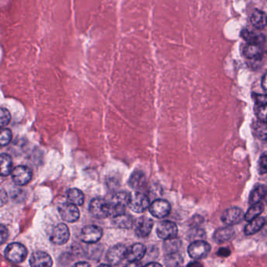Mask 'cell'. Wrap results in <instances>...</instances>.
Returning a JSON list of instances; mask_svg holds the SVG:
<instances>
[{
    "mask_svg": "<svg viewBox=\"0 0 267 267\" xmlns=\"http://www.w3.org/2000/svg\"><path fill=\"white\" fill-rule=\"evenodd\" d=\"M130 194L125 191L118 192L112 197L110 203V215L114 217L125 213V208L128 206Z\"/></svg>",
    "mask_w": 267,
    "mask_h": 267,
    "instance_id": "1",
    "label": "cell"
},
{
    "mask_svg": "<svg viewBox=\"0 0 267 267\" xmlns=\"http://www.w3.org/2000/svg\"><path fill=\"white\" fill-rule=\"evenodd\" d=\"M27 255V248L20 243H12L9 244L5 251L6 258L15 263L23 262Z\"/></svg>",
    "mask_w": 267,
    "mask_h": 267,
    "instance_id": "2",
    "label": "cell"
},
{
    "mask_svg": "<svg viewBox=\"0 0 267 267\" xmlns=\"http://www.w3.org/2000/svg\"><path fill=\"white\" fill-rule=\"evenodd\" d=\"M210 244L204 240L193 241L188 248L189 256L193 259L200 260L206 258L210 252Z\"/></svg>",
    "mask_w": 267,
    "mask_h": 267,
    "instance_id": "3",
    "label": "cell"
},
{
    "mask_svg": "<svg viewBox=\"0 0 267 267\" xmlns=\"http://www.w3.org/2000/svg\"><path fill=\"white\" fill-rule=\"evenodd\" d=\"M150 206V199L146 194L141 192H136L134 194H130L128 207L134 212L136 213H142L146 212Z\"/></svg>",
    "mask_w": 267,
    "mask_h": 267,
    "instance_id": "4",
    "label": "cell"
},
{
    "mask_svg": "<svg viewBox=\"0 0 267 267\" xmlns=\"http://www.w3.org/2000/svg\"><path fill=\"white\" fill-rule=\"evenodd\" d=\"M89 211L93 216L104 219L110 215V203L102 198H94L90 203Z\"/></svg>",
    "mask_w": 267,
    "mask_h": 267,
    "instance_id": "5",
    "label": "cell"
},
{
    "mask_svg": "<svg viewBox=\"0 0 267 267\" xmlns=\"http://www.w3.org/2000/svg\"><path fill=\"white\" fill-rule=\"evenodd\" d=\"M102 237V229L94 225H88L80 232V240L87 244L97 243Z\"/></svg>",
    "mask_w": 267,
    "mask_h": 267,
    "instance_id": "6",
    "label": "cell"
},
{
    "mask_svg": "<svg viewBox=\"0 0 267 267\" xmlns=\"http://www.w3.org/2000/svg\"><path fill=\"white\" fill-rule=\"evenodd\" d=\"M244 213L238 207L228 208L221 216V220L228 226L238 224L244 219Z\"/></svg>",
    "mask_w": 267,
    "mask_h": 267,
    "instance_id": "7",
    "label": "cell"
},
{
    "mask_svg": "<svg viewBox=\"0 0 267 267\" xmlns=\"http://www.w3.org/2000/svg\"><path fill=\"white\" fill-rule=\"evenodd\" d=\"M178 233V226L174 222L170 221H162L157 226L156 233L158 237L165 240L175 238Z\"/></svg>",
    "mask_w": 267,
    "mask_h": 267,
    "instance_id": "8",
    "label": "cell"
},
{
    "mask_svg": "<svg viewBox=\"0 0 267 267\" xmlns=\"http://www.w3.org/2000/svg\"><path fill=\"white\" fill-rule=\"evenodd\" d=\"M69 238V228L64 223H60L56 226L50 235V240L57 245L66 244Z\"/></svg>",
    "mask_w": 267,
    "mask_h": 267,
    "instance_id": "9",
    "label": "cell"
},
{
    "mask_svg": "<svg viewBox=\"0 0 267 267\" xmlns=\"http://www.w3.org/2000/svg\"><path fill=\"white\" fill-rule=\"evenodd\" d=\"M128 247L124 244H119L112 246L106 253V259L111 265H118L126 258Z\"/></svg>",
    "mask_w": 267,
    "mask_h": 267,
    "instance_id": "10",
    "label": "cell"
},
{
    "mask_svg": "<svg viewBox=\"0 0 267 267\" xmlns=\"http://www.w3.org/2000/svg\"><path fill=\"white\" fill-rule=\"evenodd\" d=\"M59 212L62 220L68 222H74L78 220L80 217L78 206H75L70 203H62L59 206Z\"/></svg>",
    "mask_w": 267,
    "mask_h": 267,
    "instance_id": "11",
    "label": "cell"
},
{
    "mask_svg": "<svg viewBox=\"0 0 267 267\" xmlns=\"http://www.w3.org/2000/svg\"><path fill=\"white\" fill-rule=\"evenodd\" d=\"M150 212L152 215L158 219H162L170 213L171 206L166 200L157 199L150 204Z\"/></svg>",
    "mask_w": 267,
    "mask_h": 267,
    "instance_id": "12",
    "label": "cell"
},
{
    "mask_svg": "<svg viewBox=\"0 0 267 267\" xmlns=\"http://www.w3.org/2000/svg\"><path fill=\"white\" fill-rule=\"evenodd\" d=\"M32 172L28 167L20 165L12 171V179L18 186H24L30 181Z\"/></svg>",
    "mask_w": 267,
    "mask_h": 267,
    "instance_id": "13",
    "label": "cell"
},
{
    "mask_svg": "<svg viewBox=\"0 0 267 267\" xmlns=\"http://www.w3.org/2000/svg\"><path fill=\"white\" fill-rule=\"evenodd\" d=\"M154 227V221L148 217H141L137 219L134 226V231L138 237H146L151 233Z\"/></svg>",
    "mask_w": 267,
    "mask_h": 267,
    "instance_id": "14",
    "label": "cell"
},
{
    "mask_svg": "<svg viewBox=\"0 0 267 267\" xmlns=\"http://www.w3.org/2000/svg\"><path fill=\"white\" fill-rule=\"evenodd\" d=\"M32 267H52V260L50 254L43 251H36L30 256Z\"/></svg>",
    "mask_w": 267,
    "mask_h": 267,
    "instance_id": "15",
    "label": "cell"
},
{
    "mask_svg": "<svg viewBox=\"0 0 267 267\" xmlns=\"http://www.w3.org/2000/svg\"><path fill=\"white\" fill-rule=\"evenodd\" d=\"M146 253V247L144 244L137 243L130 246L126 250V258L130 262H139Z\"/></svg>",
    "mask_w": 267,
    "mask_h": 267,
    "instance_id": "16",
    "label": "cell"
},
{
    "mask_svg": "<svg viewBox=\"0 0 267 267\" xmlns=\"http://www.w3.org/2000/svg\"><path fill=\"white\" fill-rule=\"evenodd\" d=\"M242 37L250 45H260L265 42V36L261 33H254L252 31L244 29L242 31Z\"/></svg>",
    "mask_w": 267,
    "mask_h": 267,
    "instance_id": "17",
    "label": "cell"
},
{
    "mask_svg": "<svg viewBox=\"0 0 267 267\" xmlns=\"http://www.w3.org/2000/svg\"><path fill=\"white\" fill-rule=\"evenodd\" d=\"M129 185L134 190H142L146 185V175L142 171H134L130 176Z\"/></svg>",
    "mask_w": 267,
    "mask_h": 267,
    "instance_id": "18",
    "label": "cell"
},
{
    "mask_svg": "<svg viewBox=\"0 0 267 267\" xmlns=\"http://www.w3.org/2000/svg\"><path fill=\"white\" fill-rule=\"evenodd\" d=\"M235 232L230 226L220 228L214 233V239L216 243H224L234 237Z\"/></svg>",
    "mask_w": 267,
    "mask_h": 267,
    "instance_id": "19",
    "label": "cell"
},
{
    "mask_svg": "<svg viewBox=\"0 0 267 267\" xmlns=\"http://www.w3.org/2000/svg\"><path fill=\"white\" fill-rule=\"evenodd\" d=\"M267 186L266 185H258L251 192L250 197V203L251 205L261 202L262 199H265L266 195Z\"/></svg>",
    "mask_w": 267,
    "mask_h": 267,
    "instance_id": "20",
    "label": "cell"
},
{
    "mask_svg": "<svg viewBox=\"0 0 267 267\" xmlns=\"http://www.w3.org/2000/svg\"><path fill=\"white\" fill-rule=\"evenodd\" d=\"M68 203L74 204L75 206H80L84 201V194L77 188L70 189L66 193Z\"/></svg>",
    "mask_w": 267,
    "mask_h": 267,
    "instance_id": "21",
    "label": "cell"
},
{
    "mask_svg": "<svg viewBox=\"0 0 267 267\" xmlns=\"http://www.w3.org/2000/svg\"><path fill=\"white\" fill-rule=\"evenodd\" d=\"M265 219L262 217L260 216L258 218H256L255 219L250 221L246 228H244V233L246 235H252L258 233L260 229L264 227L265 225Z\"/></svg>",
    "mask_w": 267,
    "mask_h": 267,
    "instance_id": "22",
    "label": "cell"
},
{
    "mask_svg": "<svg viewBox=\"0 0 267 267\" xmlns=\"http://www.w3.org/2000/svg\"><path fill=\"white\" fill-rule=\"evenodd\" d=\"M12 158L9 154H0V176H9L12 173Z\"/></svg>",
    "mask_w": 267,
    "mask_h": 267,
    "instance_id": "23",
    "label": "cell"
},
{
    "mask_svg": "<svg viewBox=\"0 0 267 267\" xmlns=\"http://www.w3.org/2000/svg\"><path fill=\"white\" fill-rule=\"evenodd\" d=\"M251 22L256 29H262L267 25V15L264 11L256 10L251 15Z\"/></svg>",
    "mask_w": 267,
    "mask_h": 267,
    "instance_id": "24",
    "label": "cell"
},
{
    "mask_svg": "<svg viewBox=\"0 0 267 267\" xmlns=\"http://www.w3.org/2000/svg\"><path fill=\"white\" fill-rule=\"evenodd\" d=\"M112 222L116 227L122 228V229H130L134 225L132 217L125 213L114 217L112 219Z\"/></svg>",
    "mask_w": 267,
    "mask_h": 267,
    "instance_id": "25",
    "label": "cell"
},
{
    "mask_svg": "<svg viewBox=\"0 0 267 267\" xmlns=\"http://www.w3.org/2000/svg\"><path fill=\"white\" fill-rule=\"evenodd\" d=\"M243 54L246 58L250 59H258L262 55V49L260 45H250L247 46L243 49Z\"/></svg>",
    "mask_w": 267,
    "mask_h": 267,
    "instance_id": "26",
    "label": "cell"
},
{
    "mask_svg": "<svg viewBox=\"0 0 267 267\" xmlns=\"http://www.w3.org/2000/svg\"><path fill=\"white\" fill-rule=\"evenodd\" d=\"M264 206L262 203L260 202L258 203V204H252L248 208L246 213L244 214V220L250 222V221L255 219L256 218H258L264 212Z\"/></svg>",
    "mask_w": 267,
    "mask_h": 267,
    "instance_id": "27",
    "label": "cell"
},
{
    "mask_svg": "<svg viewBox=\"0 0 267 267\" xmlns=\"http://www.w3.org/2000/svg\"><path fill=\"white\" fill-rule=\"evenodd\" d=\"M253 133L260 140H267V122L257 121L253 126Z\"/></svg>",
    "mask_w": 267,
    "mask_h": 267,
    "instance_id": "28",
    "label": "cell"
},
{
    "mask_svg": "<svg viewBox=\"0 0 267 267\" xmlns=\"http://www.w3.org/2000/svg\"><path fill=\"white\" fill-rule=\"evenodd\" d=\"M182 246V241L179 239L175 238L169 239L165 240L164 244V251L168 253V254L176 253Z\"/></svg>",
    "mask_w": 267,
    "mask_h": 267,
    "instance_id": "29",
    "label": "cell"
},
{
    "mask_svg": "<svg viewBox=\"0 0 267 267\" xmlns=\"http://www.w3.org/2000/svg\"><path fill=\"white\" fill-rule=\"evenodd\" d=\"M182 263H183L182 257L176 253L168 254L166 260H165L166 267H180Z\"/></svg>",
    "mask_w": 267,
    "mask_h": 267,
    "instance_id": "30",
    "label": "cell"
},
{
    "mask_svg": "<svg viewBox=\"0 0 267 267\" xmlns=\"http://www.w3.org/2000/svg\"><path fill=\"white\" fill-rule=\"evenodd\" d=\"M12 140L10 129L0 128V147L8 145Z\"/></svg>",
    "mask_w": 267,
    "mask_h": 267,
    "instance_id": "31",
    "label": "cell"
},
{
    "mask_svg": "<svg viewBox=\"0 0 267 267\" xmlns=\"http://www.w3.org/2000/svg\"><path fill=\"white\" fill-rule=\"evenodd\" d=\"M11 116L9 111L6 108H0V128L8 126L10 122Z\"/></svg>",
    "mask_w": 267,
    "mask_h": 267,
    "instance_id": "32",
    "label": "cell"
},
{
    "mask_svg": "<svg viewBox=\"0 0 267 267\" xmlns=\"http://www.w3.org/2000/svg\"><path fill=\"white\" fill-rule=\"evenodd\" d=\"M258 172L260 174L267 173V152L260 157L258 161Z\"/></svg>",
    "mask_w": 267,
    "mask_h": 267,
    "instance_id": "33",
    "label": "cell"
},
{
    "mask_svg": "<svg viewBox=\"0 0 267 267\" xmlns=\"http://www.w3.org/2000/svg\"><path fill=\"white\" fill-rule=\"evenodd\" d=\"M256 115L258 117V121L267 122V105L258 107V109H257Z\"/></svg>",
    "mask_w": 267,
    "mask_h": 267,
    "instance_id": "34",
    "label": "cell"
},
{
    "mask_svg": "<svg viewBox=\"0 0 267 267\" xmlns=\"http://www.w3.org/2000/svg\"><path fill=\"white\" fill-rule=\"evenodd\" d=\"M254 99L257 106L262 107L267 105V94H255Z\"/></svg>",
    "mask_w": 267,
    "mask_h": 267,
    "instance_id": "35",
    "label": "cell"
},
{
    "mask_svg": "<svg viewBox=\"0 0 267 267\" xmlns=\"http://www.w3.org/2000/svg\"><path fill=\"white\" fill-rule=\"evenodd\" d=\"M8 235H9V233H8V229H6V227L2 226V225H0V244H4V242L8 240Z\"/></svg>",
    "mask_w": 267,
    "mask_h": 267,
    "instance_id": "36",
    "label": "cell"
},
{
    "mask_svg": "<svg viewBox=\"0 0 267 267\" xmlns=\"http://www.w3.org/2000/svg\"><path fill=\"white\" fill-rule=\"evenodd\" d=\"M8 202V195L4 190H0V206H2Z\"/></svg>",
    "mask_w": 267,
    "mask_h": 267,
    "instance_id": "37",
    "label": "cell"
},
{
    "mask_svg": "<svg viewBox=\"0 0 267 267\" xmlns=\"http://www.w3.org/2000/svg\"><path fill=\"white\" fill-rule=\"evenodd\" d=\"M230 251L228 248H220L218 252V255L222 257L228 256V255H230Z\"/></svg>",
    "mask_w": 267,
    "mask_h": 267,
    "instance_id": "38",
    "label": "cell"
},
{
    "mask_svg": "<svg viewBox=\"0 0 267 267\" xmlns=\"http://www.w3.org/2000/svg\"><path fill=\"white\" fill-rule=\"evenodd\" d=\"M262 87L266 94H267V72L264 75L262 79Z\"/></svg>",
    "mask_w": 267,
    "mask_h": 267,
    "instance_id": "39",
    "label": "cell"
},
{
    "mask_svg": "<svg viewBox=\"0 0 267 267\" xmlns=\"http://www.w3.org/2000/svg\"><path fill=\"white\" fill-rule=\"evenodd\" d=\"M124 267H142V265L140 262H130V263L125 265Z\"/></svg>",
    "mask_w": 267,
    "mask_h": 267,
    "instance_id": "40",
    "label": "cell"
},
{
    "mask_svg": "<svg viewBox=\"0 0 267 267\" xmlns=\"http://www.w3.org/2000/svg\"><path fill=\"white\" fill-rule=\"evenodd\" d=\"M72 267H91V265L86 262H79L75 263Z\"/></svg>",
    "mask_w": 267,
    "mask_h": 267,
    "instance_id": "41",
    "label": "cell"
},
{
    "mask_svg": "<svg viewBox=\"0 0 267 267\" xmlns=\"http://www.w3.org/2000/svg\"><path fill=\"white\" fill-rule=\"evenodd\" d=\"M187 267H203V265L200 262L194 261V262L189 263Z\"/></svg>",
    "mask_w": 267,
    "mask_h": 267,
    "instance_id": "42",
    "label": "cell"
},
{
    "mask_svg": "<svg viewBox=\"0 0 267 267\" xmlns=\"http://www.w3.org/2000/svg\"><path fill=\"white\" fill-rule=\"evenodd\" d=\"M142 267H162L160 264L157 263V262H150V263L147 264Z\"/></svg>",
    "mask_w": 267,
    "mask_h": 267,
    "instance_id": "43",
    "label": "cell"
},
{
    "mask_svg": "<svg viewBox=\"0 0 267 267\" xmlns=\"http://www.w3.org/2000/svg\"><path fill=\"white\" fill-rule=\"evenodd\" d=\"M98 267H111V265H108V264H102Z\"/></svg>",
    "mask_w": 267,
    "mask_h": 267,
    "instance_id": "44",
    "label": "cell"
},
{
    "mask_svg": "<svg viewBox=\"0 0 267 267\" xmlns=\"http://www.w3.org/2000/svg\"><path fill=\"white\" fill-rule=\"evenodd\" d=\"M265 199L266 200V201H267V192H266V195Z\"/></svg>",
    "mask_w": 267,
    "mask_h": 267,
    "instance_id": "45",
    "label": "cell"
}]
</instances>
